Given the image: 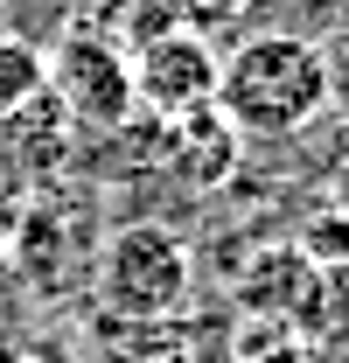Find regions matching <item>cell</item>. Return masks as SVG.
I'll use <instances>...</instances> for the list:
<instances>
[{"mask_svg": "<svg viewBox=\"0 0 349 363\" xmlns=\"http://www.w3.org/2000/svg\"><path fill=\"white\" fill-rule=\"evenodd\" d=\"M217 112L238 140H294L328 112L321 43L301 35H245L217 70Z\"/></svg>", "mask_w": 349, "mask_h": 363, "instance_id": "6da1fadb", "label": "cell"}, {"mask_svg": "<svg viewBox=\"0 0 349 363\" xmlns=\"http://www.w3.org/2000/svg\"><path fill=\"white\" fill-rule=\"evenodd\" d=\"M189 286H196V259L154 217L119 224L98 252V301L119 321H174L189 308Z\"/></svg>", "mask_w": 349, "mask_h": 363, "instance_id": "7a4b0ae2", "label": "cell"}, {"mask_svg": "<svg viewBox=\"0 0 349 363\" xmlns=\"http://www.w3.org/2000/svg\"><path fill=\"white\" fill-rule=\"evenodd\" d=\"M43 98L63 112V119H77L91 133H119L133 112H140V98H133V63L119 43H105V35H63V43L43 56Z\"/></svg>", "mask_w": 349, "mask_h": 363, "instance_id": "3957f363", "label": "cell"}, {"mask_svg": "<svg viewBox=\"0 0 349 363\" xmlns=\"http://www.w3.org/2000/svg\"><path fill=\"white\" fill-rule=\"evenodd\" d=\"M126 63H133V98H140V112H154V119H189V112L217 105L223 56H217V43L196 35V28H161V35H147V43L133 49Z\"/></svg>", "mask_w": 349, "mask_h": 363, "instance_id": "277c9868", "label": "cell"}, {"mask_svg": "<svg viewBox=\"0 0 349 363\" xmlns=\"http://www.w3.org/2000/svg\"><path fill=\"white\" fill-rule=\"evenodd\" d=\"M314 272L321 266H307L294 245H265L259 252V266L245 272V308L252 315H272L279 328H294L301 335V321H307V301H314Z\"/></svg>", "mask_w": 349, "mask_h": 363, "instance_id": "5b68a950", "label": "cell"}, {"mask_svg": "<svg viewBox=\"0 0 349 363\" xmlns=\"http://www.w3.org/2000/svg\"><path fill=\"white\" fill-rule=\"evenodd\" d=\"M301 342H314V350H328V357L349 363V259L314 272V301H307Z\"/></svg>", "mask_w": 349, "mask_h": 363, "instance_id": "8992f818", "label": "cell"}, {"mask_svg": "<svg viewBox=\"0 0 349 363\" xmlns=\"http://www.w3.org/2000/svg\"><path fill=\"white\" fill-rule=\"evenodd\" d=\"M43 98V49L35 43H7L0 35V126Z\"/></svg>", "mask_w": 349, "mask_h": 363, "instance_id": "52a82bcc", "label": "cell"}, {"mask_svg": "<svg viewBox=\"0 0 349 363\" xmlns=\"http://www.w3.org/2000/svg\"><path fill=\"white\" fill-rule=\"evenodd\" d=\"M168 14H174V28L210 35V28H238L252 14V0H168Z\"/></svg>", "mask_w": 349, "mask_h": 363, "instance_id": "ba28073f", "label": "cell"}, {"mask_svg": "<svg viewBox=\"0 0 349 363\" xmlns=\"http://www.w3.org/2000/svg\"><path fill=\"white\" fill-rule=\"evenodd\" d=\"M238 363H343V357H328V350H314V342H301V335H265V342H245L238 350Z\"/></svg>", "mask_w": 349, "mask_h": 363, "instance_id": "9c48e42d", "label": "cell"}, {"mask_svg": "<svg viewBox=\"0 0 349 363\" xmlns=\"http://www.w3.org/2000/svg\"><path fill=\"white\" fill-rule=\"evenodd\" d=\"M321 70H328V112L349 126V28L321 43Z\"/></svg>", "mask_w": 349, "mask_h": 363, "instance_id": "30bf717a", "label": "cell"}, {"mask_svg": "<svg viewBox=\"0 0 349 363\" xmlns=\"http://www.w3.org/2000/svg\"><path fill=\"white\" fill-rule=\"evenodd\" d=\"M21 224H28V210H21V189H14V182H0V266L14 259V245H21Z\"/></svg>", "mask_w": 349, "mask_h": 363, "instance_id": "8fae6325", "label": "cell"}, {"mask_svg": "<svg viewBox=\"0 0 349 363\" xmlns=\"http://www.w3.org/2000/svg\"><path fill=\"white\" fill-rule=\"evenodd\" d=\"M321 203H328V210L343 217V230H349V161L336 168V175H328V196H321Z\"/></svg>", "mask_w": 349, "mask_h": 363, "instance_id": "7c38bea8", "label": "cell"}]
</instances>
